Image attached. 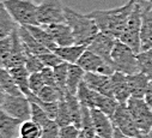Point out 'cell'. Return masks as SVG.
Masks as SVG:
<instances>
[{"mask_svg":"<svg viewBox=\"0 0 152 138\" xmlns=\"http://www.w3.org/2000/svg\"><path fill=\"white\" fill-rule=\"evenodd\" d=\"M133 9L134 4L128 0L125 5L120 7H114L109 10H94L88 13V16L96 22L101 32L108 34L119 40L127 25Z\"/></svg>","mask_w":152,"mask_h":138,"instance_id":"6da1fadb","label":"cell"},{"mask_svg":"<svg viewBox=\"0 0 152 138\" xmlns=\"http://www.w3.org/2000/svg\"><path fill=\"white\" fill-rule=\"evenodd\" d=\"M65 17L66 23L72 30L74 43L79 46H85L88 48L90 42L99 32L96 22L88 15H82L71 7H65Z\"/></svg>","mask_w":152,"mask_h":138,"instance_id":"7a4b0ae2","label":"cell"},{"mask_svg":"<svg viewBox=\"0 0 152 138\" xmlns=\"http://www.w3.org/2000/svg\"><path fill=\"white\" fill-rule=\"evenodd\" d=\"M1 4L18 25H40L37 5L31 0H1Z\"/></svg>","mask_w":152,"mask_h":138,"instance_id":"3957f363","label":"cell"},{"mask_svg":"<svg viewBox=\"0 0 152 138\" xmlns=\"http://www.w3.org/2000/svg\"><path fill=\"white\" fill-rule=\"evenodd\" d=\"M111 64L116 71L125 75H134L140 72L138 64V54L127 45L116 40L111 53Z\"/></svg>","mask_w":152,"mask_h":138,"instance_id":"277c9868","label":"cell"},{"mask_svg":"<svg viewBox=\"0 0 152 138\" xmlns=\"http://www.w3.org/2000/svg\"><path fill=\"white\" fill-rule=\"evenodd\" d=\"M0 106L1 111L12 118L26 121L31 119V102L25 95H10L4 91L0 92Z\"/></svg>","mask_w":152,"mask_h":138,"instance_id":"5b68a950","label":"cell"},{"mask_svg":"<svg viewBox=\"0 0 152 138\" xmlns=\"http://www.w3.org/2000/svg\"><path fill=\"white\" fill-rule=\"evenodd\" d=\"M142 10L134 5V9L128 18L127 25L120 36V41L131 47L137 54L141 52V24H142Z\"/></svg>","mask_w":152,"mask_h":138,"instance_id":"8992f818","label":"cell"},{"mask_svg":"<svg viewBox=\"0 0 152 138\" xmlns=\"http://www.w3.org/2000/svg\"><path fill=\"white\" fill-rule=\"evenodd\" d=\"M37 19L40 25L66 23L65 6L61 0H43L37 5Z\"/></svg>","mask_w":152,"mask_h":138,"instance_id":"52a82bcc","label":"cell"},{"mask_svg":"<svg viewBox=\"0 0 152 138\" xmlns=\"http://www.w3.org/2000/svg\"><path fill=\"white\" fill-rule=\"evenodd\" d=\"M126 106L138 128L145 134L148 133L152 128V108L147 105L145 98L131 97Z\"/></svg>","mask_w":152,"mask_h":138,"instance_id":"ba28073f","label":"cell"},{"mask_svg":"<svg viewBox=\"0 0 152 138\" xmlns=\"http://www.w3.org/2000/svg\"><path fill=\"white\" fill-rule=\"evenodd\" d=\"M111 120L114 126H116L125 136L132 138H147V133L145 134L138 128L126 105H120L118 107L116 112L111 117Z\"/></svg>","mask_w":152,"mask_h":138,"instance_id":"9c48e42d","label":"cell"},{"mask_svg":"<svg viewBox=\"0 0 152 138\" xmlns=\"http://www.w3.org/2000/svg\"><path fill=\"white\" fill-rule=\"evenodd\" d=\"M77 64L85 72H94V73H102V75L111 76L116 71L111 64H109L108 61H105L103 58L95 54L94 52L89 51L88 48L82 54Z\"/></svg>","mask_w":152,"mask_h":138,"instance_id":"30bf717a","label":"cell"},{"mask_svg":"<svg viewBox=\"0 0 152 138\" xmlns=\"http://www.w3.org/2000/svg\"><path fill=\"white\" fill-rule=\"evenodd\" d=\"M115 43H116L115 37L99 31L95 36V39L90 42V45L88 46V49L94 52L95 54L99 55L101 58H103L109 64H111V53H113Z\"/></svg>","mask_w":152,"mask_h":138,"instance_id":"8fae6325","label":"cell"},{"mask_svg":"<svg viewBox=\"0 0 152 138\" xmlns=\"http://www.w3.org/2000/svg\"><path fill=\"white\" fill-rule=\"evenodd\" d=\"M84 82L94 91L99 92L102 95H107V96L114 97L113 84H111V76L102 75V73L86 72L85 76H84Z\"/></svg>","mask_w":152,"mask_h":138,"instance_id":"7c38bea8","label":"cell"},{"mask_svg":"<svg viewBox=\"0 0 152 138\" xmlns=\"http://www.w3.org/2000/svg\"><path fill=\"white\" fill-rule=\"evenodd\" d=\"M48 34L52 36L53 41L59 47L64 46H72L74 43V37L72 30L67 23H58V24H50V25H42Z\"/></svg>","mask_w":152,"mask_h":138,"instance_id":"4fadbf2b","label":"cell"},{"mask_svg":"<svg viewBox=\"0 0 152 138\" xmlns=\"http://www.w3.org/2000/svg\"><path fill=\"white\" fill-rule=\"evenodd\" d=\"M111 84H113L114 97L118 100L120 105H127L128 100L132 97L127 75L120 71H115L114 75H111Z\"/></svg>","mask_w":152,"mask_h":138,"instance_id":"5bb4252c","label":"cell"},{"mask_svg":"<svg viewBox=\"0 0 152 138\" xmlns=\"http://www.w3.org/2000/svg\"><path fill=\"white\" fill-rule=\"evenodd\" d=\"M91 115H92L96 134L102 138H114L115 126H114L111 118L97 108H91Z\"/></svg>","mask_w":152,"mask_h":138,"instance_id":"9a60e30c","label":"cell"},{"mask_svg":"<svg viewBox=\"0 0 152 138\" xmlns=\"http://www.w3.org/2000/svg\"><path fill=\"white\" fill-rule=\"evenodd\" d=\"M22 123V120L0 111V138H18Z\"/></svg>","mask_w":152,"mask_h":138,"instance_id":"2e32d148","label":"cell"},{"mask_svg":"<svg viewBox=\"0 0 152 138\" xmlns=\"http://www.w3.org/2000/svg\"><path fill=\"white\" fill-rule=\"evenodd\" d=\"M127 79H128L132 97L144 98L148 89L151 79L142 72H137L134 75H127Z\"/></svg>","mask_w":152,"mask_h":138,"instance_id":"e0dca14e","label":"cell"},{"mask_svg":"<svg viewBox=\"0 0 152 138\" xmlns=\"http://www.w3.org/2000/svg\"><path fill=\"white\" fill-rule=\"evenodd\" d=\"M18 34L20 36V40L23 42V46H24V49L25 52H29V53H32L35 55H41L43 53H47L49 49L43 47L39 41H37L32 35L31 32L26 29V26L24 25H19L18 28Z\"/></svg>","mask_w":152,"mask_h":138,"instance_id":"ac0fdd59","label":"cell"},{"mask_svg":"<svg viewBox=\"0 0 152 138\" xmlns=\"http://www.w3.org/2000/svg\"><path fill=\"white\" fill-rule=\"evenodd\" d=\"M85 46L79 45H72V46H64V47H56L53 49V52L61 58L62 61H66L68 64H77L80 59L82 54L85 52Z\"/></svg>","mask_w":152,"mask_h":138,"instance_id":"d6986e66","label":"cell"},{"mask_svg":"<svg viewBox=\"0 0 152 138\" xmlns=\"http://www.w3.org/2000/svg\"><path fill=\"white\" fill-rule=\"evenodd\" d=\"M85 71L78 64H69L68 66V75H67V83H66V91L75 95L78 91L80 83L84 81Z\"/></svg>","mask_w":152,"mask_h":138,"instance_id":"ffe728a7","label":"cell"},{"mask_svg":"<svg viewBox=\"0 0 152 138\" xmlns=\"http://www.w3.org/2000/svg\"><path fill=\"white\" fill-rule=\"evenodd\" d=\"M9 72L12 76L13 81L16 82V84L19 87V89L23 91V94L28 97V95L31 94V91H30V88H29L30 72L28 71L26 66L25 65H22V66L9 68Z\"/></svg>","mask_w":152,"mask_h":138,"instance_id":"44dd1931","label":"cell"},{"mask_svg":"<svg viewBox=\"0 0 152 138\" xmlns=\"http://www.w3.org/2000/svg\"><path fill=\"white\" fill-rule=\"evenodd\" d=\"M119 106H120V103L118 102V100L115 97H111V96H107V95H102L99 92H96L95 108L99 109L101 112H103L108 117L111 118L114 115V113L116 112Z\"/></svg>","mask_w":152,"mask_h":138,"instance_id":"7402d4cb","label":"cell"},{"mask_svg":"<svg viewBox=\"0 0 152 138\" xmlns=\"http://www.w3.org/2000/svg\"><path fill=\"white\" fill-rule=\"evenodd\" d=\"M18 26L19 25L17 24V22L12 18V16L1 4V6H0V39L10 36L15 30L18 29Z\"/></svg>","mask_w":152,"mask_h":138,"instance_id":"603a6c76","label":"cell"},{"mask_svg":"<svg viewBox=\"0 0 152 138\" xmlns=\"http://www.w3.org/2000/svg\"><path fill=\"white\" fill-rule=\"evenodd\" d=\"M65 100L67 102V106H68V109H69V113H71L72 124L80 128V125H82V109H83L82 103L79 102L77 95H73V94H71L68 91L65 92Z\"/></svg>","mask_w":152,"mask_h":138,"instance_id":"cb8c5ba5","label":"cell"},{"mask_svg":"<svg viewBox=\"0 0 152 138\" xmlns=\"http://www.w3.org/2000/svg\"><path fill=\"white\" fill-rule=\"evenodd\" d=\"M152 48V11L142 13L141 24V51Z\"/></svg>","mask_w":152,"mask_h":138,"instance_id":"d4e9b609","label":"cell"},{"mask_svg":"<svg viewBox=\"0 0 152 138\" xmlns=\"http://www.w3.org/2000/svg\"><path fill=\"white\" fill-rule=\"evenodd\" d=\"M26 29L31 32V35L39 41L43 47L48 48L49 51H53L56 48V43L53 41L52 36L48 34V31L42 25H26Z\"/></svg>","mask_w":152,"mask_h":138,"instance_id":"484cf974","label":"cell"},{"mask_svg":"<svg viewBox=\"0 0 152 138\" xmlns=\"http://www.w3.org/2000/svg\"><path fill=\"white\" fill-rule=\"evenodd\" d=\"M0 88H1V91L10 94V95H17V96L24 95L23 91L19 89V87L13 81L9 70L7 68H3V67L0 70Z\"/></svg>","mask_w":152,"mask_h":138,"instance_id":"4316f807","label":"cell"},{"mask_svg":"<svg viewBox=\"0 0 152 138\" xmlns=\"http://www.w3.org/2000/svg\"><path fill=\"white\" fill-rule=\"evenodd\" d=\"M20 138H42L43 137V128L40 124H37L32 119L23 121L19 131Z\"/></svg>","mask_w":152,"mask_h":138,"instance_id":"83f0119b","label":"cell"},{"mask_svg":"<svg viewBox=\"0 0 152 138\" xmlns=\"http://www.w3.org/2000/svg\"><path fill=\"white\" fill-rule=\"evenodd\" d=\"M77 97L79 100V102L82 103V106L88 107V108H95V97H96V91H94L92 89H90L86 83L83 81L78 88L77 91Z\"/></svg>","mask_w":152,"mask_h":138,"instance_id":"f1b7e54d","label":"cell"},{"mask_svg":"<svg viewBox=\"0 0 152 138\" xmlns=\"http://www.w3.org/2000/svg\"><path fill=\"white\" fill-rule=\"evenodd\" d=\"M82 132L88 137V138H94L96 136L95 126H94V120L91 115V109L88 107L83 106L82 109V125H80Z\"/></svg>","mask_w":152,"mask_h":138,"instance_id":"f546056e","label":"cell"},{"mask_svg":"<svg viewBox=\"0 0 152 138\" xmlns=\"http://www.w3.org/2000/svg\"><path fill=\"white\" fill-rule=\"evenodd\" d=\"M138 64L140 72L145 73L152 81V48L138 53Z\"/></svg>","mask_w":152,"mask_h":138,"instance_id":"4dcf8cb0","label":"cell"},{"mask_svg":"<svg viewBox=\"0 0 152 138\" xmlns=\"http://www.w3.org/2000/svg\"><path fill=\"white\" fill-rule=\"evenodd\" d=\"M12 48H13L12 34L10 36L0 40V64H1L3 68H6V66L9 64V60L12 54Z\"/></svg>","mask_w":152,"mask_h":138,"instance_id":"1f68e13d","label":"cell"},{"mask_svg":"<svg viewBox=\"0 0 152 138\" xmlns=\"http://www.w3.org/2000/svg\"><path fill=\"white\" fill-rule=\"evenodd\" d=\"M64 95H65V92L62 90H60L59 88L45 85L36 96L40 100L46 101V102H58L64 97Z\"/></svg>","mask_w":152,"mask_h":138,"instance_id":"d6a6232c","label":"cell"},{"mask_svg":"<svg viewBox=\"0 0 152 138\" xmlns=\"http://www.w3.org/2000/svg\"><path fill=\"white\" fill-rule=\"evenodd\" d=\"M55 123L59 125V127L72 124V118H71V113H69V109L67 106V102L65 100V95L59 101V109H58V114L55 117Z\"/></svg>","mask_w":152,"mask_h":138,"instance_id":"836d02e7","label":"cell"},{"mask_svg":"<svg viewBox=\"0 0 152 138\" xmlns=\"http://www.w3.org/2000/svg\"><path fill=\"white\" fill-rule=\"evenodd\" d=\"M68 66L69 64L64 61L60 65L55 66L54 70V75H55V79H56V84L59 87V89H61L64 92H66V83H67V75H68Z\"/></svg>","mask_w":152,"mask_h":138,"instance_id":"e575fe53","label":"cell"},{"mask_svg":"<svg viewBox=\"0 0 152 138\" xmlns=\"http://www.w3.org/2000/svg\"><path fill=\"white\" fill-rule=\"evenodd\" d=\"M25 66L28 68V71L30 72V75L31 73H36V72H41L43 68L46 67L39 55H35V54L29 53V52H26Z\"/></svg>","mask_w":152,"mask_h":138,"instance_id":"d590c367","label":"cell"},{"mask_svg":"<svg viewBox=\"0 0 152 138\" xmlns=\"http://www.w3.org/2000/svg\"><path fill=\"white\" fill-rule=\"evenodd\" d=\"M45 85H46V83L43 81V77H42V73L41 72H36V73H31L30 75V78H29V88H30V91L32 94L37 95Z\"/></svg>","mask_w":152,"mask_h":138,"instance_id":"8d00e7d4","label":"cell"},{"mask_svg":"<svg viewBox=\"0 0 152 138\" xmlns=\"http://www.w3.org/2000/svg\"><path fill=\"white\" fill-rule=\"evenodd\" d=\"M82 130L73 124L66 125L60 127L59 130V138H79Z\"/></svg>","mask_w":152,"mask_h":138,"instance_id":"74e56055","label":"cell"},{"mask_svg":"<svg viewBox=\"0 0 152 138\" xmlns=\"http://www.w3.org/2000/svg\"><path fill=\"white\" fill-rule=\"evenodd\" d=\"M39 57L42 60V62L45 64V66H47V67H53L54 68L55 66H58L61 62H64L61 60V58H59V55H56L53 51H48L47 53H43V54H41Z\"/></svg>","mask_w":152,"mask_h":138,"instance_id":"f35d334b","label":"cell"},{"mask_svg":"<svg viewBox=\"0 0 152 138\" xmlns=\"http://www.w3.org/2000/svg\"><path fill=\"white\" fill-rule=\"evenodd\" d=\"M42 73V77H43V81L46 83V85H50V87H55V88H59L58 84H56V79H55V75H54V70L53 67H45L43 70L41 71ZM61 90V89H60Z\"/></svg>","mask_w":152,"mask_h":138,"instance_id":"ab89813d","label":"cell"},{"mask_svg":"<svg viewBox=\"0 0 152 138\" xmlns=\"http://www.w3.org/2000/svg\"><path fill=\"white\" fill-rule=\"evenodd\" d=\"M134 5H138L142 12L152 11V0H131Z\"/></svg>","mask_w":152,"mask_h":138,"instance_id":"60d3db41","label":"cell"},{"mask_svg":"<svg viewBox=\"0 0 152 138\" xmlns=\"http://www.w3.org/2000/svg\"><path fill=\"white\" fill-rule=\"evenodd\" d=\"M145 101L147 102V105L152 108V81L150 82V85H148V89L146 91V95H145Z\"/></svg>","mask_w":152,"mask_h":138,"instance_id":"b9f144b4","label":"cell"},{"mask_svg":"<svg viewBox=\"0 0 152 138\" xmlns=\"http://www.w3.org/2000/svg\"><path fill=\"white\" fill-rule=\"evenodd\" d=\"M147 138H152V128L148 131V133H147Z\"/></svg>","mask_w":152,"mask_h":138,"instance_id":"7bdbcfd3","label":"cell"},{"mask_svg":"<svg viewBox=\"0 0 152 138\" xmlns=\"http://www.w3.org/2000/svg\"><path fill=\"white\" fill-rule=\"evenodd\" d=\"M79 138H88V137H86V136H85L83 132H80V136H79Z\"/></svg>","mask_w":152,"mask_h":138,"instance_id":"ee69618b","label":"cell"},{"mask_svg":"<svg viewBox=\"0 0 152 138\" xmlns=\"http://www.w3.org/2000/svg\"><path fill=\"white\" fill-rule=\"evenodd\" d=\"M122 138H132V137H128V136H124Z\"/></svg>","mask_w":152,"mask_h":138,"instance_id":"f6af8a7d","label":"cell"},{"mask_svg":"<svg viewBox=\"0 0 152 138\" xmlns=\"http://www.w3.org/2000/svg\"><path fill=\"white\" fill-rule=\"evenodd\" d=\"M94 138H102V137H99V136H97V134H96V136H95Z\"/></svg>","mask_w":152,"mask_h":138,"instance_id":"bcb514c9","label":"cell"},{"mask_svg":"<svg viewBox=\"0 0 152 138\" xmlns=\"http://www.w3.org/2000/svg\"><path fill=\"white\" fill-rule=\"evenodd\" d=\"M36 1H37V3H41V1H43V0H36Z\"/></svg>","mask_w":152,"mask_h":138,"instance_id":"7dc6e473","label":"cell"},{"mask_svg":"<svg viewBox=\"0 0 152 138\" xmlns=\"http://www.w3.org/2000/svg\"><path fill=\"white\" fill-rule=\"evenodd\" d=\"M18 138H20V137H18Z\"/></svg>","mask_w":152,"mask_h":138,"instance_id":"c3c4849f","label":"cell"}]
</instances>
